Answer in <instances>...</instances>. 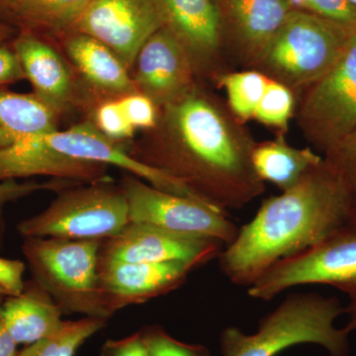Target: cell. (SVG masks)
<instances>
[{
    "instance_id": "1",
    "label": "cell",
    "mask_w": 356,
    "mask_h": 356,
    "mask_svg": "<svg viewBox=\"0 0 356 356\" xmlns=\"http://www.w3.org/2000/svg\"><path fill=\"white\" fill-rule=\"evenodd\" d=\"M149 144L132 154L170 175L215 209H241L266 191L252 161L255 140L227 102L195 86L161 108Z\"/></svg>"
},
{
    "instance_id": "28",
    "label": "cell",
    "mask_w": 356,
    "mask_h": 356,
    "mask_svg": "<svg viewBox=\"0 0 356 356\" xmlns=\"http://www.w3.org/2000/svg\"><path fill=\"white\" fill-rule=\"evenodd\" d=\"M140 332L149 356H212L206 346L178 341L161 325H146Z\"/></svg>"
},
{
    "instance_id": "6",
    "label": "cell",
    "mask_w": 356,
    "mask_h": 356,
    "mask_svg": "<svg viewBox=\"0 0 356 356\" xmlns=\"http://www.w3.org/2000/svg\"><path fill=\"white\" fill-rule=\"evenodd\" d=\"M111 180V179H110ZM110 180L74 185L58 192L42 212L22 220L17 231L25 238L104 241L130 222L127 199Z\"/></svg>"
},
{
    "instance_id": "36",
    "label": "cell",
    "mask_w": 356,
    "mask_h": 356,
    "mask_svg": "<svg viewBox=\"0 0 356 356\" xmlns=\"http://www.w3.org/2000/svg\"><path fill=\"white\" fill-rule=\"evenodd\" d=\"M0 301V356H18V344L13 341L1 318V304Z\"/></svg>"
},
{
    "instance_id": "40",
    "label": "cell",
    "mask_w": 356,
    "mask_h": 356,
    "mask_svg": "<svg viewBox=\"0 0 356 356\" xmlns=\"http://www.w3.org/2000/svg\"><path fill=\"white\" fill-rule=\"evenodd\" d=\"M19 139L13 133L8 132L6 129L0 127V147H6L14 144Z\"/></svg>"
},
{
    "instance_id": "42",
    "label": "cell",
    "mask_w": 356,
    "mask_h": 356,
    "mask_svg": "<svg viewBox=\"0 0 356 356\" xmlns=\"http://www.w3.org/2000/svg\"><path fill=\"white\" fill-rule=\"evenodd\" d=\"M350 3L353 4V6L356 8V0H350Z\"/></svg>"
},
{
    "instance_id": "10",
    "label": "cell",
    "mask_w": 356,
    "mask_h": 356,
    "mask_svg": "<svg viewBox=\"0 0 356 356\" xmlns=\"http://www.w3.org/2000/svg\"><path fill=\"white\" fill-rule=\"evenodd\" d=\"M165 25L159 0H92L74 26L131 67L147 40Z\"/></svg>"
},
{
    "instance_id": "18",
    "label": "cell",
    "mask_w": 356,
    "mask_h": 356,
    "mask_svg": "<svg viewBox=\"0 0 356 356\" xmlns=\"http://www.w3.org/2000/svg\"><path fill=\"white\" fill-rule=\"evenodd\" d=\"M11 46L34 95L57 113L69 106L74 97V79L60 54L28 30H22Z\"/></svg>"
},
{
    "instance_id": "22",
    "label": "cell",
    "mask_w": 356,
    "mask_h": 356,
    "mask_svg": "<svg viewBox=\"0 0 356 356\" xmlns=\"http://www.w3.org/2000/svg\"><path fill=\"white\" fill-rule=\"evenodd\" d=\"M0 127L16 137L47 135L57 131V112L33 93L0 88Z\"/></svg>"
},
{
    "instance_id": "5",
    "label": "cell",
    "mask_w": 356,
    "mask_h": 356,
    "mask_svg": "<svg viewBox=\"0 0 356 356\" xmlns=\"http://www.w3.org/2000/svg\"><path fill=\"white\" fill-rule=\"evenodd\" d=\"M103 241L25 238L21 250L33 280L48 291L64 315L110 317L98 284Z\"/></svg>"
},
{
    "instance_id": "13",
    "label": "cell",
    "mask_w": 356,
    "mask_h": 356,
    "mask_svg": "<svg viewBox=\"0 0 356 356\" xmlns=\"http://www.w3.org/2000/svg\"><path fill=\"white\" fill-rule=\"evenodd\" d=\"M135 65L137 90L159 108L181 99L198 84L188 51L166 25L142 47Z\"/></svg>"
},
{
    "instance_id": "19",
    "label": "cell",
    "mask_w": 356,
    "mask_h": 356,
    "mask_svg": "<svg viewBox=\"0 0 356 356\" xmlns=\"http://www.w3.org/2000/svg\"><path fill=\"white\" fill-rule=\"evenodd\" d=\"M64 313L48 291L35 280H27L23 292L6 296L1 318L13 341L27 346L53 336L63 327Z\"/></svg>"
},
{
    "instance_id": "37",
    "label": "cell",
    "mask_w": 356,
    "mask_h": 356,
    "mask_svg": "<svg viewBox=\"0 0 356 356\" xmlns=\"http://www.w3.org/2000/svg\"><path fill=\"white\" fill-rule=\"evenodd\" d=\"M18 1L19 0H0V20L6 23L9 20L18 24Z\"/></svg>"
},
{
    "instance_id": "15",
    "label": "cell",
    "mask_w": 356,
    "mask_h": 356,
    "mask_svg": "<svg viewBox=\"0 0 356 356\" xmlns=\"http://www.w3.org/2000/svg\"><path fill=\"white\" fill-rule=\"evenodd\" d=\"M43 138L49 146L65 156L106 166H116L161 191L201 201L175 178L143 163L122 149L117 142L105 137L91 122L77 124L65 131H55L43 135Z\"/></svg>"
},
{
    "instance_id": "32",
    "label": "cell",
    "mask_w": 356,
    "mask_h": 356,
    "mask_svg": "<svg viewBox=\"0 0 356 356\" xmlns=\"http://www.w3.org/2000/svg\"><path fill=\"white\" fill-rule=\"evenodd\" d=\"M325 159L343 175L356 196V129L327 151Z\"/></svg>"
},
{
    "instance_id": "35",
    "label": "cell",
    "mask_w": 356,
    "mask_h": 356,
    "mask_svg": "<svg viewBox=\"0 0 356 356\" xmlns=\"http://www.w3.org/2000/svg\"><path fill=\"white\" fill-rule=\"evenodd\" d=\"M26 79L24 70L13 50V46L7 44L0 46V86L17 83Z\"/></svg>"
},
{
    "instance_id": "12",
    "label": "cell",
    "mask_w": 356,
    "mask_h": 356,
    "mask_svg": "<svg viewBox=\"0 0 356 356\" xmlns=\"http://www.w3.org/2000/svg\"><path fill=\"white\" fill-rule=\"evenodd\" d=\"M198 268L192 262H125L99 257L98 284L103 305L111 318L126 307L175 291Z\"/></svg>"
},
{
    "instance_id": "41",
    "label": "cell",
    "mask_w": 356,
    "mask_h": 356,
    "mask_svg": "<svg viewBox=\"0 0 356 356\" xmlns=\"http://www.w3.org/2000/svg\"><path fill=\"white\" fill-rule=\"evenodd\" d=\"M7 296L6 293L0 288V301H3L4 298Z\"/></svg>"
},
{
    "instance_id": "30",
    "label": "cell",
    "mask_w": 356,
    "mask_h": 356,
    "mask_svg": "<svg viewBox=\"0 0 356 356\" xmlns=\"http://www.w3.org/2000/svg\"><path fill=\"white\" fill-rule=\"evenodd\" d=\"M95 126L105 137L114 142L130 139L135 133L118 99L109 100L98 107L95 112Z\"/></svg>"
},
{
    "instance_id": "26",
    "label": "cell",
    "mask_w": 356,
    "mask_h": 356,
    "mask_svg": "<svg viewBox=\"0 0 356 356\" xmlns=\"http://www.w3.org/2000/svg\"><path fill=\"white\" fill-rule=\"evenodd\" d=\"M296 106L297 97L291 89L269 79L254 119L284 135L290 120L294 118Z\"/></svg>"
},
{
    "instance_id": "33",
    "label": "cell",
    "mask_w": 356,
    "mask_h": 356,
    "mask_svg": "<svg viewBox=\"0 0 356 356\" xmlns=\"http://www.w3.org/2000/svg\"><path fill=\"white\" fill-rule=\"evenodd\" d=\"M26 264L20 259L0 257V288L7 296H17L24 290Z\"/></svg>"
},
{
    "instance_id": "29",
    "label": "cell",
    "mask_w": 356,
    "mask_h": 356,
    "mask_svg": "<svg viewBox=\"0 0 356 356\" xmlns=\"http://www.w3.org/2000/svg\"><path fill=\"white\" fill-rule=\"evenodd\" d=\"M290 10L320 16L325 19L356 27V8L350 0H285Z\"/></svg>"
},
{
    "instance_id": "3",
    "label": "cell",
    "mask_w": 356,
    "mask_h": 356,
    "mask_svg": "<svg viewBox=\"0 0 356 356\" xmlns=\"http://www.w3.org/2000/svg\"><path fill=\"white\" fill-rule=\"evenodd\" d=\"M341 314L344 307L337 297L288 295L261 318L255 334L226 327L220 337L221 353L222 356H276L297 344L314 343L325 348L330 356H348V332L334 327Z\"/></svg>"
},
{
    "instance_id": "17",
    "label": "cell",
    "mask_w": 356,
    "mask_h": 356,
    "mask_svg": "<svg viewBox=\"0 0 356 356\" xmlns=\"http://www.w3.org/2000/svg\"><path fill=\"white\" fill-rule=\"evenodd\" d=\"M231 36L224 44L231 62L252 70L289 14L285 0H224Z\"/></svg>"
},
{
    "instance_id": "8",
    "label": "cell",
    "mask_w": 356,
    "mask_h": 356,
    "mask_svg": "<svg viewBox=\"0 0 356 356\" xmlns=\"http://www.w3.org/2000/svg\"><path fill=\"white\" fill-rule=\"evenodd\" d=\"M336 287L356 302V221L315 247L276 262L248 287L252 298L270 301L300 285Z\"/></svg>"
},
{
    "instance_id": "24",
    "label": "cell",
    "mask_w": 356,
    "mask_h": 356,
    "mask_svg": "<svg viewBox=\"0 0 356 356\" xmlns=\"http://www.w3.org/2000/svg\"><path fill=\"white\" fill-rule=\"evenodd\" d=\"M107 321L93 317L65 321L56 334L25 346L18 356H74L91 337L106 327Z\"/></svg>"
},
{
    "instance_id": "21",
    "label": "cell",
    "mask_w": 356,
    "mask_h": 356,
    "mask_svg": "<svg viewBox=\"0 0 356 356\" xmlns=\"http://www.w3.org/2000/svg\"><path fill=\"white\" fill-rule=\"evenodd\" d=\"M323 156L310 147H295L286 142L284 135L275 139L255 142L252 161L255 172L264 182H270L288 191L298 184L307 173L322 163Z\"/></svg>"
},
{
    "instance_id": "9",
    "label": "cell",
    "mask_w": 356,
    "mask_h": 356,
    "mask_svg": "<svg viewBox=\"0 0 356 356\" xmlns=\"http://www.w3.org/2000/svg\"><path fill=\"white\" fill-rule=\"evenodd\" d=\"M120 186L129 208L130 222L215 238L228 245L238 228L226 213L185 196L156 188L134 175H126Z\"/></svg>"
},
{
    "instance_id": "27",
    "label": "cell",
    "mask_w": 356,
    "mask_h": 356,
    "mask_svg": "<svg viewBox=\"0 0 356 356\" xmlns=\"http://www.w3.org/2000/svg\"><path fill=\"white\" fill-rule=\"evenodd\" d=\"M79 184V182L65 179H51L50 181L17 182L16 180L0 181V250L3 248L6 236V221L4 218V209L7 204L15 202L38 191H60L70 186Z\"/></svg>"
},
{
    "instance_id": "23",
    "label": "cell",
    "mask_w": 356,
    "mask_h": 356,
    "mask_svg": "<svg viewBox=\"0 0 356 356\" xmlns=\"http://www.w3.org/2000/svg\"><path fill=\"white\" fill-rule=\"evenodd\" d=\"M268 77L255 70H232L217 79L215 86L224 89L227 104L238 120L254 118L255 111L266 92Z\"/></svg>"
},
{
    "instance_id": "4",
    "label": "cell",
    "mask_w": 356,
    "mask_h": 356,
    "mask_svg": "<svg viewBox=\"0 0 356 356\" xmlns=\"http://www.w3.org/2000/svg\"><path fill=\"white\" fill-rule=\"evenodd\" d=\"M355 29L291 10L252 70L291 89L298 97L331 69Z\"/></svg>"
},
{
    "instance_id": "39",
    "label": "cell",
    "mask_w": 356,
    "mask_h": 356,
    "mask_svg": "<svg viewBox=\"0 0 356 356\" xmlns=\"http://www.w3.org/2000/svg\"><path fill=\"white\" fill-rule=\"evenodd\" d=\"M15 30L13 25L0 20V46L7 44L9 40L14 39Z\"/></svg>"
},
{
    "instance_id": "38",
    "label": "cell",
    "mask_w": 356,
    "mask_h": 356,
    "mask_svg": "<svg viewBox=\"0 0 356 356\" xmlns=\"http://www.w3.org/2000/svg\"><path fill=\"white\" fill-rule=\"evenodd\" d=\"M344 314H348V322L343 329L350 334L356 330V302H350V305L344 307Z\"/></svg>"
},
{
    "instance_id": "43",
    "label": "cell",
    "mask_w": 356,
    "mask_h": 356,
    "mask_svg": "<svg viewBox=\"0 0 356 356\" xmlns=\"http://www.w3.org/2000/svg\"><path fill=\"white\" fill-rule=\"evenodd\" d=\"M355 220L356 221V204H355Z\"/></svg>"
},
{
    "instance_id": "16",
    "label": "cell",
    "mask_w": 356,
    "mask_h": 356,
    "mask_svg": "<svg viewBox=\"0 0 356 356\" xmlns=\"http://www.w3.org/2000/svg\"><path fill=\"white\" fill-rule=\"evenodd\" d=\"M33 177L81 184L110 180L106 165L65 156L49 146L43 135L19 138L0 147V181Z\"/></svg>"
},
{
    "instance_id": "20",
    "label": "cell",
    "mask_w": 356,
    "mask_h": 356,
    "mask_svg": "<svg viewBox=\"0 0 356 356\" xmlns=\"http://www.w3.org/2000/svg\"><path fill=\"white\" fill-rule=\"evenodd\" d=\"M65 51L84 79L97 90L120 98L138 91L128 67L97 39L79 32L67 40Z\"/></svg>"
},
{
    "instance_id": "31",
    "label": "cell",
    "mask_w": 356,
    "mask_h": 356,
    "mask_svg": "<svg viewBox=\"0 0 356 356\" xmlns=\"http://www.w3.org/2000/svg\"><path fill=\"white\" fill-rule=\"evenodd\" d=\"M118 100L128 121L135 130L156 127L161 112L158 111V105L151 98L136 91Z\"/></svg>"
},
{
    "instance_id": "7",
    "label": "cell",
    "mask_w": 356,
    "mask_h": 356,
    "mask_svg": "<svg viewBox=\"0 0 356 356\" xmlns=\"http://www.w3.org/2000/svg\"><path fill=\"white\" fill-rule=\"evenodd\" d=\"M294 118L324 154L356 129V29L331 69L297 97Z\"/></svg>"
},
{
    "instance_id": "14",
    "label": "cell",
    "mask_w": 356,
    "mask_h": 356,
    "mask_svg": "<svg viewBox=\"0 0 356 356\" xmlns=\"http://www.w3.org/2000/svg\"><path fill=\"white\" fill-rule=\"evenodd\" d=\"M170 27L188 51L198 76L213 84L232 72L215 0H159Z\"/></svg>"
},
{
    "instance_id": "2",
    "label": "cell",
    "mask_w": 356,
    "mask_h": 356,
    "mask_svg": "<svg viewBox=\"0 0 356 356\" xmlns=\"http://www.w3.org/2000/svg\"><path fill=\"white\" fill-rule=\"evenodd\" d=\"M356 196L325 158L280 195L262 202L219 257L222 273L250 287L276 262L315 247L355 220Z\"/></svg>"
},
{
    "instance_id": "25",
    "label": "cell",
    "mask_w": 356,
    "mask_h": 356,
    "mask_svg": "<svg viewBox=\"0 0 356 356\" xmlns=\"http://www.w3.org/2000/svg\"><path fill=\"white\" fill-rule=\"evenodd\" d=\"M92 0H19L18 24L62 29L76 25Z\"/></svg>"
},
{
    "instance_id": "34",
    "label": "cell",
    "mask_w": 356,
    "mask_h": 356,
    "mask_svg": "<svg viewBox=\"0 0 356 356\" xmlns=\"http://www.w3.org/2000/svg\"><path fill=\"white\" fill-rule=\"evenodd\" d=\"M99 356H149L140 331L120 339H108L100 350Z\"/></svg>"
},
{
    "instance_id": "11",
    "label": "cell",
    "mask_w": 356,
    "mask_h": 356,
    "mask_svg": "<svg viewBox=\"0 0 356 356\" xmlns=\"http://www.w3.org/2000/svg\"><path fill=\"white\" fill-rule=\"evenodd\" d=\"M224 247L207 236L129 222L120 233L103 241L99 257L125 262L185 261L201 267L219 257Z\"/></svg>"
}]
</instances>
